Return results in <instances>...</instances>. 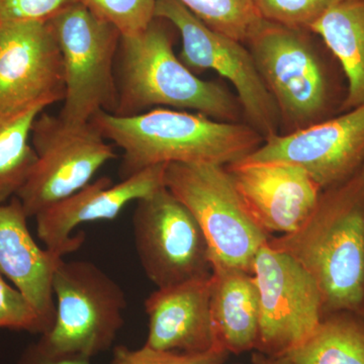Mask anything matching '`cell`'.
<instances>
[{
  "label": "cell",
  "instance_id": "19",
  "mask_svg": "<svg viewBox=\"0 0 364 364\" xmlns=\"http://www.w3.org/2000/svg\"><path fill=\"white\" fill-rule=\"evenodd\" d=\"M310 30L337 59L346 77L339 112L364 105V0H347L335 6Z\"/></svg>",
  "mask_w": 364,
  "mask_h": 364
},
{
  "label": "cell",
  "instance_id": "20",
  "mask_svg": "<svg viewBox=\"0 0 364 364\" xmlns=\"http://www.w3.org/2000/svg\"><path fill=\"white\" fill-rule=\"evenodd\" d=\"M293 364H364V320L358 313L326 314L293 350Z\"/></svg>",
  "mask_w": 364,
  "mask_h": 364
},
{
  "label": "cell",
  "instance_id": "6",
  "mask_svg": "<svg viewBox=\"0 0 364 364\" xmlns=\"http://www.w3.org/2000/svg\"><path fill=\"white\" fill-rule=\"evenodd\" d=\"M56 318L38 344L58 355L91 358L111 348L124 326L126 294L95 263L62 259L53 275Z\"/></svg>",
  "mask_w": 364,
  "mask_h": 364
},
{
  "label": "cell",
  "instance_id": "3",
  "mask_svg": "<svg viewBox=\"0 0 364 364\" xmlns=\"http://www.w3.org/2000/svg\"><path fill=\"white\" fill-rule=\"evenodd\" d=\"M170 23L155 18L142 33L121 36L114 76L116 116L157 107L198 112L217 121L244 122L238 98L220 83L198 77L173 49ZM245 123V122H244Z\"/></svg>",
  "mask_w": 364,
  "mask_h": 364
},
{
  "label": "cell",
  "instance_id": "16",
  "mask_svg": "<svg viewBox=\"0 0 364 364\" xmlns=\"http://www.w3.org/2000/svg\"><path fill=\"white\" fill-rule=\"evenodd\" d=\"M210 294L212 277L153 291L144 303L149 320L146 346L188 354L224 348L213 321Z\"/></svg>",
  "mask_w": 364,
  "mask_h": 364
},
{
  "label": "cell",
  "instance_id": "7",
  "mask_svg": "<svg viewBox=\"0 0 364 364\" xmlns=\"http://www.w3.org/2000/svg\"><path fill=\"white\" fill-rule=\"evenodd\" d=\"M63 62L65 95L58 116L69 123H88L98 112L117 107L114 65L121 33L82 2L49 20Z\"/></svg>",
  "mask_w": 364,
  "mask_h": 364
},
{
  "label": "cell",
  "instance_id": "10",
  "mask_svg": "<svg viewBox=\"0 0 364 364\" xmlns=\"http://www.w3.org/2000/svg\"><path fill=\"white\" fill-rule=\"evenodd\" d=\"M133 233L143 272L157 289L212 277L203 230L165 186L136 200Z\"/></svg>",
  "mask_w": 364,
  "mask_h": 364
},
{
  "label": "cell",
  "instance_id": "23",
  "mask_svg": "<svg viewBox=\"0 0 364 364\" xmlns=\"http://www.w3.org/2000/svg\"><path fill=\"white\" fill-rule=\"evenodd\" d=\"M92 13L107 21L121 36H135L155 18L156 0H80Z\"/></svg>",
  "mask_w": 364,
  "mask_h": 364
},
{
  "label": "cell",
  "instance_id": "30",
  "mask_svg": "<svg viewBox=\"0 0 364 364\" xmlns=\"http://www.w3.org/2000/svg\"><path fill=\"white\" fill-rule=\"evenodd\" d=\"M358 315L364 320V289H363V301H361L360 309H359Z\"/></svg>",
  "mask_w": 364,
  "mask_h": 364
},
{
  "label": "cell",
  "instance_id": "1",
  "mask_svg": "<svg viewBox=\"0 0 364 364\" xmlns=\"http://www.w3.org/2000/svg\"><path fill=\"white\" fill-rule=\"evenodd\" d=\"M267 245L293 258L315 280L323 316L359 312L364 289V163L324 189L305 222Z\"/></svg>",
  "mask_w": 364,
  "mask_h": 364
},
{
  "label": "cell",
  "instance_id": "26",
  "mask_svg": "<svg viewBox=\"0 0 364 364\" xmlns=\"http://www.w3.org/2000/svg\"><path fill=\"white\" fill-rule=\"evenodd\" d=\"M229 354L224 348L203 354H188L155 350L146 345L136 349L117 346L109 364H224Z\"/></svg>",
  "mask_w": 364,
  "mask_h": 364
},
{
  "label": "cell",
  "instance_id": "22",
  "mask_svg": "<svg viewBox=\"0 0 364 364\" xmlns=\"http://www.w3.org/2000/svg\"><path fill=\"white\" fill-rule=\"evenodd\" d=\"M215 32L242 43L261 20L253 0H177Z\"/></svg>",
  "mask_w": 364,
  "mask_h": 364
},
{
  "label": "cell",
  "instance_id": "29",
  "mask_svg": "<svg viewBox=\"0 0 364 364\" xmlns=\"http://www.w3.org/2000/svg\"><path fill=\"white\" fill-rule=\"evenodd\" d=\"M259 364H293L289 353L282 354V355L269 356L267 360L262 361Z\"/></svg>",
  "mask_w": 364,
  "mask_h": 364
},
{
  "label": "cell",
  "instance_id": "15",
  "mask_svg": "<svg viewBox=\"0 0 364 364\" xmlns=\"http://www.w3.org/2000/svg\"><path fill=\"white\" fill-rule=\"evenodd\" d=\"M226 168L254 220L269 235L296 231L322 191L291 163L239 161Z\"/></svg>",
  "mask_w": 364,
  "mask_h": 364
},
{
  "label": "cell",
  "instance_id": "14",
  "mask_svg": "<svg viewBox=\"0 0 364 364\" xmlns=\"http://www.w3.org/2000/svg\"><path fill=\"white\" fill-rule=\"evenodd\" d=\"M167 164L155 165L112 183L109 177L90 182L77 193L36 215L37 233L48 250L64 256L75 252L85 242V233L72 232L85 223L116 219L128 203L152 195L164 186Z\"/></svg>",
  "mask_w": 364,
  "mask_h": 364
},
{
  "label": "cell",
  "instance_id": "4",
  "mask_svg": "<svg viewBox=\"0 0 364 364\" xmlns=\"http://www.w3.org/2000/svg\"><path fill=\"white\" fill-rule=\"evenodd\" d=\"M317 38L309 28L262 18L244 43L277 105L279 134L331 117V79Z\"/></svg>",
  "mask_w": 364,
  "mask_h": 364
},
{
  "label": "cell",
  "instance_id": "9",
  "mask_svg": "<svg viewBox=\"0 0 364 364\" xmlns=\"http://www.w3.org/2000/svg\"><path fill=\"white\" fill-rule=\"evenodd\" d=\"M155 18L168 21L181 35L179 59L188 69L214 71L233 85L246 124L264 140L279 135L277 105L244 43L208 28L177 0H156Z\"/></svg>",
  "mask_w": 364,
  "mask_h": 364
},
{
  "label": "cell",
  "instance_id": "25",
  "mask_svg": "<svg viewBox=\"0 0 364 364\" xmlns=\"http://www.w3.org/2000/svg\"><path fill=\"white\" fill-rule=\"evenodd\" d=\"M0 329L45 334L49 331L44 318L25 294L0 275Z\"/></svg>",
  "mask_w": 364,
  "mask_h": 364
},
{
  "label": "cell",
  "instance_id": "17",
  "mask_svg": "<svg viewBox=\"0 0 364 364\" xmlns=\"http://www.w3.org/2000/svg\"><path fill=\"white\" fill-rule=\"evenodd\" d=\"M28 219L16 196L0 203V275L25 294L50 330L56 318L53 275L63 257L38 245Z\"/></svg>",
  "mask_w": 364,
  "mask_h": 364
},
{
  "label": "cell",
  "instance_id": "2",
  "mask_svg": "<svg viewBox=\"0 0 364 364\" xmlns=\"http://www.w3.org/2000/svg\"><path fill=\"white\" fill-rule=\"evenodd\" d=\"M90 123L123 151L119 176L169 163L222 166L241 161L264 142L248 124L217 121L198 112L157 107L136 116L98 112Z\"/></svg>",
  "mask_w": 364,
  "mask_h": 364
},
{
  "label": "cell",
  "instance_id": "11",
  "mask_svg": "<svg viewBox=\"0 0 364 364\" xmlns=\"http://www.w3.org/2000/svg\"><path fill=\"white\" fill-rule=\"evenodd\" d=\"M252 274L259 294L255 349L267 356L286 354L303 343L320 324V289L296 261L267 244L254 258Z\"/></svg>",
  "mask_w": 364,
  "mask_h": 364
},
{
  "label": "cell",
  "instance_id": "21",
  "mask_svg": "<svg viewBox=\"0 0 364 364\" xmlns=\"http://www.w3.org/2000/svg\"><path fill=\"white\" fill-rule=\"evenodd\" d=\"M45 109L21 116L0 117V203L18 195L30 176L37 156L31 135L33 122Z\"/></svg>",
  "mask_w": 364,
  "mask_h": 364
},
{
  "label": "cell",
  "instance_id": "12",
  "mask_svg": "<svg viewBox=\"0 0 364 364\" xmlns=\"http://www.w3.org/2000/svg\"><path fill=\"white\" fill-rule=\"evenodd\" d=\"M64 95L63 62L49 21L0 23V117L45 109Z\"/></svg>",
  "mask_w": 364,
  "mask_h": 364
},
{
  "label": "cell",
  "instance_id": "8",
  "mask_svg": "<svg viewBox=\"0 0 364 364\" xmlns=\"http://www.w3.org/2000/svg\"><path fill=\"white\" fill-rule=\"evenodd\" d=\"M31 142L37 160L16 196L28 218L77 193L117 158L114 146L90 122L69 123L44 112L33 122Z\"/></svg>",
  "mask_w": 364,
  "mask_h": 364
},
{
  "label": "cell",
  "instance_id": "13",
  "mask_svg": "<svg viewBox=\"0 0 364 364\" xmlns=\"http://www.w3.org/2000/svg\"><path fill=\"white\" fill-rule=\"evenodd\" d=\"M241 161L291 163L305 170L322 191L331 188L364 163V105L267 139Z\"/></svg>",
  "mask_w": 364,
  "mask_h": 364
},
{
  "label": "cell",
  "instance_id": "28",
  "mask_svg": "<svg viewBox=\"0 0 364 364\" xmlns=\"http://www.w3.org/2000/svg\"><path fill=\"white\" fill-rule=\"evenodd\" d=\"M18 364H91L90 358L78 355H58L45 350L36 343L31 345L21 356Z\"/></svg>",
  "mask_w": 364,
  "mask_h": 364
},
{
  "label": "cell",
  "instance_id": "27",
  "mask_svg": "<svg viewBox=\"0 0 364 364\" xmlns=\"http://www.w3.org/2000/svg\"><path fill=\"white\" fill-rule=\"evenodd\" d=\"M80 0H0V23L49 21Z\"/></svg>",
  "mask_w": 364,
  "mask_h": 364
},
{
  "label": "cell",
  "instance_id": "24",
  "mask_svg": "<svg viewBox=\"0 0 364 364\" xmlns=\"http://www.w3.org/2000/svg\"><path fill=\"white\" fill-rule=\"evenodd\" d=\"M263 20L309 28L325 14L347 0H253Z\"/></svg>",
  "mask_w": 364,
  "mask_h": 364
},
{
  "label": "cell",
  "instance_id": "5",
  "mask_svg": "<svg viewBox=\"0 0 364 364\" xmlns=\"http://www.w3.org/2000/svg\"><path fill=\"white\" fill-rule=\"evenodd\" d=\"M164 186L200 225L212 264L252 273L254 258L272 235L254 220L226 166L169 163Z\"/></svg>",
  "mask_w": 364,
  "mask_h": 364
},
{
  "label": "cell",
  "instance_id": "18",
  "mask_svg": "<svg viewBox=\"0 0 364 364\" xmlns=\"http://www.w3.org/2000/svg\"><path fill=\"white\" fill-rule=\"evenodd\" d=\"M210 310L220 343L229 353L255 349L259 294L252 273L212 264Z\"/></svg>",
  "mask_w": 364,
  "mask_h": 364
}]
</instances>
